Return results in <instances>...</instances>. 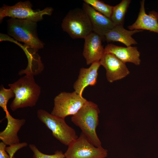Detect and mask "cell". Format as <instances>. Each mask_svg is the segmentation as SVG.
<instances>
[{
	"mask_svg": "<svg viewBox=\"0 0 158 158\" xmlns=\"http://www.w3.org/2000/svg\"><path fill=\"white\" fill-rule=\"evenodd\" d=\"M100 112L96 104L87 101L71 118L72 122L80 128L82 133L95 146L98 147H102L96 132Z\"/></svg>",
	"mask_w": 158,
	"mask_h": 158,
	"instance_id": "2",
	"label": "cell"
},
{
	"mask_svg": "<svg viewBox=\"0 0 158 158\" xmlns=\"http://www.w3.org/2000/svg\"><path fill=\"white\" fill-rule=\"evenodd\" d=\"M143 30H132L125 29L122 25L115 26L108 31L105 35L104 41L107 42H119L128 47L137 44V42L132 37L135 34Z\"/></svg>",
	"mask_w": 158,
	"mask_h": 158,
	"instance_id": "16",
	"label": "cell"
},
{
	"mask_svg": "<svg viewBox=\"0 0 158 158\" xmlns=\"http://www.w3.org/2000/svg\"><path fill=\"white\" fill-rule=\"evenodd\" d=\"M23 48L28 59V65L25 70L19 72L20 75L25 73L26 75L34 76L38 74L43 70L44 66L40 60V57L37 53V49L29 47L25 44Z\"/></svg>",
	"mask_w": 158,
	"mask_h": 158,
	"instance_id": "17",
	"label": "cell"
},
{
	"mask_svg": "<svg viewBox=\"0 0 158 158\" xmlns=\"http://www.w3.org/2000/svg\"><path fill=\"white\" fill-rule=\"evenodd\" d=\"M5 113L7 124L4 130L0 133V139L6 145L10 146L20 142L18 134L26 120L13 118L8 111Z\"/></svg>",
	"mask_w": 158,
	"mask_h": 158,
	"instance_id": "14",
	"label": "cell"
},
{
	"mask_svg": "<svg viewBox=\"0 0 158 158\" xmlns=\"http://www.w3.org/2000/svg\"><path fill=\"white\" fill-rule=\"evenodd\" d=\"M33 76L26 75L15 83L8 84L15 95L10 105L12 111L36 105L41 93V88L35 83Z\"/></svg>",
	"mask_w": 158,
	"mask_h": 158,
	"instance_id": "1",
	"label": "cell"
},
{
	"mask_svg": "<svg viewBox=\"0 0 158 158\" xmlns=\"http://www.w3.org/2000/svg\"><path fill=\"white\" fill-rule=\"evenodd\" d=\"M87 100L75 91L62 92L54 99V106L51 114L65 118L75 114Z\"/></svg>",
	"mask_w": 158,
	"mask_h": 158,
	"instance_id": "7",
	"label": "cell"
},
{
	"mask_svg": "<svg viewBox=\"0 0 158 158\" xmlns=\"http://www.w3.org/2000/svg\"><path fill=\"white\" fill-rule=\"evenodd\" d=\"M84 2L90 5L97 11L110 19L114 6L99 0H84Z\"/></svg>",
	"mask_w": 158,
	"mask_h": 158,
	"instance_id": "19",
	"label": "cell"
},
{
	"mask_svg": "<svg viewBox=\"0 0 158 158\" xmlns=\"http://www.w3.org/2000/svg\"><path fill=\"white\" fill-rule=\"evenodd\" d=\"M37 116L51 131L52 135L64 145L68 146L78 138L75 130L67 124L65 118L53 115L42 109L38 110Z\"/></svg>",
	"mask_w": 158,
	"mask_h": 158,
	"instance_id": "5",
	"label": "cell"
},
{
	"mask_svg": "<svg viewBox=\"0 0 158 158\" xmlns=\"http://www.w3.org/2000/svg\"><path fill=\"white\" fill-rule=\"evenodd\" d=\"M99 62L105 69L107 79L110 83L121 79L130 73L126 63L112 54L105 53Z\"/></svg>",
	"mask_w": 158,
	"mask_h": 158,
	"instance_id": "9",
	"label": "cell"
},
{
	"mask_svg": "<svg viewBox=\"0 0 158 158\" xmlns=\"http://www.w3.org/2000/svg\"><path fill=\"white\" fill-rule=\"evenodd\" d=\"M105 53H111L115 55L123 63H131L137 66L141 63L140 53L136 47H126L112 44H108L104 48Z\"/></svg>",
	"mask_w": 158,
	"mask_h": 158,
	"instance_id": "15",
	"label": "cell"
},
{
	"mask_svg": "<svg viewBox=\"0 0 158 158\" xmlns=\"http://www.w3.org/2000/svg\"><path fill=\"white\" fill-rule=\"evenodd\" d=\"M83 55L87 65L99 61L105 54L102 44L103 39L97 34L92 32L84 39Z\"/></svg>",
	"mask_w": 158,
	"mask_h": 158,
	"instance_id": "10",
	"label": "cell"
},
{
	"mask_svg": "<svg viewBox=\"0 0 158 158\" xmlns=\"http://www.w3.org/2000/svg\"><path fill=\"white\" fill-rule=\"evenodd\" d=\"M28 145L26 142H19L6 147L5 150L9 155L13 158L14 157V154L18 150L27 146Z\"/></svg>",
	"mask_w": 158,
	"mask_h": 158,
	"instance_id": "22",
	"label": "cell"
},
{
	"mask_svg": "<svg viewBox=\"0 0 158 158\" xmlns=\"http://www.w3.org/2000/svg\"><path fill=\"white\" fill-rule=\"evenodd\" d=\"M6 146L3 142H0V158H16L11 157L7 153L5 150Z\"/></svg>",
	"mask_w": 158,
	"mask_h": 158,
	"instance_id": "23",
	"label": "cell"
},
{
	"mask_svg": "<svg viewBox=\"0 0 158 158\" xmlns=\"http://www.w3.org/2000/svg\"><path fill=\"white\" fill-rule=\"evenodd\" d=\"M131 2L130 0H123L114 6L110 19L115 26H123L125 16Z\"/></svg>",
	"mask_w": 158,
	"mask_h": 158,
	"instance_id": "18",
	"label": "cell"
},
{
	"mask_svg": "<svg viewBox=\"0 0 158 158\" xmlns=\"http://www.w3.org/2000/svg\"><path fill=\"white\" fill-rule=\"evenodd\" d=\"M15 95L13 91L10 89L5 88L1 86L0 90V106L5 112L8 111L7 105L9 100L15 97Z\"/></svg>",
	"mask_w": 158,
	"mask_h": 158,
	"instance_id": "21",
	"label": "cell"
},
{
	"mask_svg": "<svg viewBox=\"0 0 158 158\" xmlns=\"http://www.w3.org/2000/svg\"><path fill=\"white\" fill-rule=\"evenodd\" d=\"M68 146L65 158H105L108 155L107 150L95 146L82 133Z\"/></svg>",
	"mask_w": 158,
	"mask_h": 158,
	"instance_id": "8",
	"label": "cell"
},
{
	"mask_svg": "<svg viewBox=\"0 0 158 158\" xmlns=\"http://www.w3.org/2000/svg\"><path fill=\"white\" fill-rule=\"evenodd\" d=\"M145 1H140V11L135 21L128 27L130 30H147L158 33V13L153 11L146 13Z\"/></svg>",
	"mask_w": 158,
	"mask_h": 158,
	"instance_id": "12",
	"label": "cell"
},
{
	"mask_svg": "<svg viewBox=\"0 0 158 158\" xmlns=\"http://www.w3.org/2000/svg\"><path fill=\"white\" fill-rule=\"evenodd\" d=\"M82 8L87 14L91 22L93 32L97 34L104 41L106 33L115 26L110 19L97 11L84 2Z\"/></svg>",
	"mask_w": 158,
	"mask_h": 158,
	"instance_id": "11",
	"label": "cell"
},
{
	"mask_svg": "<svg viewBox=\"0 0 158 158\" xmlns=\"http://www.w3.org/2000/svg\"><path fill=\"white\" fill-rule=\"evenodd\" d=\"M61 27L73 39H84L93 32L89 18L82 8L70 10L62 20Z\"/></svg>",
	"mask_w": 158,
	"mask_h": 158,
	"instance_id": "4",
	"label": "cell"
},
{
	"mask_svg": "<svg viewBox=\"0 0 158 158\" xmlns=\"http://www.w3.org/2000/svg\"><path fill=\"white\" fill-rule=\"evenodd\" d=\"M29 146L33 152V158H65L64 154L61 151L57 150L54 154L49 155L41 152L34 144H30Z\"/></svg>",
	"mask_w": 158,
	"mask_h": 158,
	"instance_id": "20",
	"label": "cell"
},
{
	"mask_svg": "<svg viewBox=\"0 0 158 158\" xmlns=\"http://www.w3.org/2000/svg\"><path fill=\"white\" fill-rule=\"evenodd\" d=\"M32 7V4L29 1H20L12 6L4 4L0 8V23L6 17L27 19L37 22L43 19L44 15L51 16L53 11V8L51 7L40 10H34Z\"/></svg>",
	"mask_w": 158,
	"mask_h": 158,
	"instance_id": "6",
	"label": "cell"
},
{
	"mask_svg": "<svg viewBox=\"0 0 158 158\" xmlns=\"http://www.w3.org/2000/svg\"><path fill=\"white\" fill-rule=\"evenodd\" d=\"M101 66L99 61L94 62L88 68H80L78 79L73 85L75 91L82 96L87 87L96 85L98 76V70Z\"/></svg>",
	"mask_w": 158,
	"mask_h": 158,
	"instance_id": "13",
	"label": "cell"
},
{
	"mask_svg": "<svg viewBox=\"0 0 158 158\" xmlns=\"http://www.w3.org/2000/svg\"><path fill=\"white\" fill-rule=\"evenodd\" d=\"M7 22L8 32L16 40L35 49L44 47V43L38 36L37 22L13 18L8 20Z\"/></svg>",
	"mask_w": 158,
	"mask_h": 158,
	"instance_id": "3",
	"label": "cell"
}]
</instances>
